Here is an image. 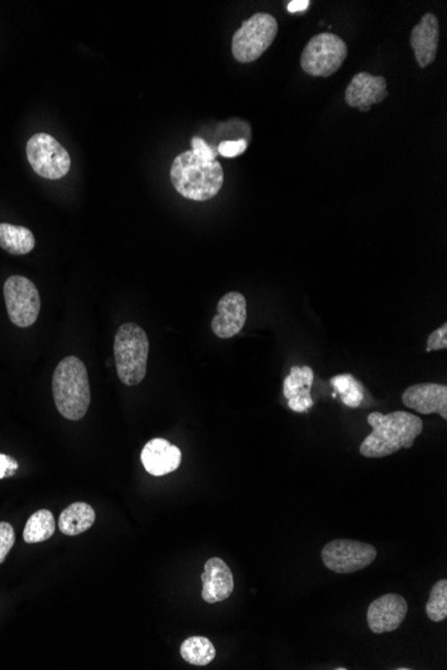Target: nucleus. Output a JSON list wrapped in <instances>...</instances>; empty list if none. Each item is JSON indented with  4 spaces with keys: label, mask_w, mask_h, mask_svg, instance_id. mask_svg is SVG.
Returning <instances> with one entry per match:
<instances>
[{
    "label": "nucleus",
    "mask_w": 447,
    "mask_h": 670,
    "mask_svg": "<svg viewBox=\"0 0 447 670\" xmlns=\"http://www.w3.org/2000/svg\"><path fill=\"white\" fill-rule=\"evenodd\" d=\"M367 423L372 427V431L360 444V454L365 458H386L404 448L409 450L423 430L422 420L417 415L406 411L386 415L378 411L371 412Z\"/></svg>",
    "instance_id": "obj_2"
},
{
    "label": "nucleus",
    "mask_w": 447,
    "mask_h": 670,
    "mask_svg": "<svg viewBox=\"0 0 447 670\" xmlns=\"http://www.w3.org/2000/svg\"><path fill=\"white\" fill-rule=\"evenodd\" d=\"M426 614L433 622H442L447 617V580H441L431 588L426 604Z\"/></svg>",
    "instance_id": "obj_23"
},
{
    "label": "nucleus",
    "mask_w": 447,
    "mask_h": 670,
    "mask_svg": "<svg viewBox=\"0 0 447 670\" xmlns=\"http://www.w3.org/2000/svg\"><path fill=\"white\" fill-rule=\"evenodd\" d=\"M4 293L12 324L20 328L35 324L41 312V296L33 281L23 276H12L4 283Z\"/></svg>",
    "instance_id": "obj_8"
},
{
    "label": "nucleus",
    "mask_w": 447,
    "mask_h": 670,
    "mask_svg": "<svg viewBox=\"0 0 447 670\" xmlns=\"http://www.w3.org/2000/svg\"><path fill=\"white\" fill-rule=\"evenodd\" d=\"M388 81L380 75H371L362 71L352 78L347 86L344 99L351 107H357L360 112H370L372 105L380 104L388 98Z\"/></svg>",
    "instance_id": "obj_12"
},
{
    "label": "nucleus",
    "mask_w": 447,
    "mask_h": 670,
    "mask_svg": "<svg viewBox=\"0 0 447 670\" xmlns=\"http://www.w3.org/2000/svg\"><path fill=\"white\" fill-rule=\"evenodd\" d=\"M149 339L144 328L126 323L118 328L114 339V357L118 379L129 387L142 383L146 377Z\"/></svg>",
    "instance_id": "obj_4"
},
{
    "label": "nucleus",
    "mask_w": 447,
    "mask_h": 670,
    "mask_svg": "<svg viewBox=\"0 0 447 670\" xmlns=\"http://www.w3.org/2000/svg\"><path fill=\"white\" fill-rule=\"evenodd\" d=\"M26 154L34 172L46 180H59L70 172L71 159L67 151L50 134L38 133L31 136Z\"/></svg>",
    "instance_id": "obj_7"
},
{
    "label": "nucleus",
    "mask_w": 447,
    "mask_h": 670,
    "mask_svg": "<svg viewBox=\"0 0 447 670\" xmlns=\"http://www.w3.org/2000/svg\"><path fill=\"white\" fill-rule=\"evenodd\" d=\"M310 4H311V2H310V0H292V2H289L288 4V12H292V14H296V12H306L307 9H309Z\"/></svg>",
    "instance_id": "obj_28"
},
{
    "label": "nucleus",
    "mask_w": 447,
    "mask_h": 670,
    "mask_svg": "<svg viewBox=\"0 0 447 670\" xmlns=\"http://www.w3.org/2000/svg\"><path fill=\"white\" fill-rule=\"evenodd\" d=\"M180 653L188 664L207 666L215 659L216 648L209 638L193 635L181 643Z\"/></svg>",
    "instance_id": "obj_21"
},
{
    "label": "nucleus",
    "mask_w": 447,
    "mask_h": 670,
    "mask_svg": "<svg viewBox=\"0 0 447 670\" xmlns=\"http://www.w3.org/2000/svg\"><path fill=\"white\" fill-rule=\"evenodd\" d=\"M35 246L33 232L25 227L12 223H0V248L14 256L30 253Z\"/></svg>",
    "instance_id": "obj_19"
},
{
    "label": "nucleus",
    "mask_w": 447,
    "mask_h": 670,
    "mask_svg": "<svg viewBox=\"0 0 447 670\" xmlns=\"http://www.w3.org/2000/svg\"><path fill=\"white\" fill-rule=\"evenodd\" d=\"M18 462L12 456L0 454V479L12 477L17 472Z\"/></svg>",
    "instance_id": "obj_27"
},
{
    "label": "nucleus",
    "mask_w": 447,
    "mask_h": 670,
    "mask_svg": "<svg viewBox=\"0 0 447 670\" xmlns=\"http://www.w3.org/2000/svg\"><path fill=\"white\" fill-rule=\"evenodd\" d=\"M446 348H447V324L446 323H443V324H442L441 327L438 328V330L434 331V332H431L430 336H428L427 347H426V351L433 352V351H439V349H446Z\"/></svg>",
    "instance_id": "obj_26"
},
{
    "label": "nucleus",
    "mask_w": 447,
    "mask_h": 670,
    "mask_svg": "<svg viewBox=\"0 0 447 670\" xmlns=\"http://www.w3.org/2000/svg\"><path fill=\"white\" fill-rule=\"evenodd\" d=\"M347 44L335 34H318L304 47L301 58L302 68L312 77H331L343 65L347 58Z\"/></svg>",
    "instance_id": "obj_6"
},
{
    "label": "nucleus",
    "mask_w": 447,
    "mask_h": 670,
    "mask_svg": "<svg viewBox=\"0 0 447 670\" xmlns=\"http://www.w3.org/2000/svg\"><path fill=\"white\" fill-rule=\"evenodd\" d=\"M278 20L272 15L257 12L243 22L232 39V54L240 63L259 59L278 35Z\"/></svg>",
    "instance_id": "obj_5"
},
{
    "label": "nucleus",
    "mask_w": 447,
    "mask_h": 670,
    "mask_svg": "<svg viewBox=\"0 0 447 670\" xmlns=\"http://www.w3.org/2000/svg\"><path fill=\"white\" fill-rule=\"evenodd\" d=\"M94 522H96V511L93 507L85 502H75L63 510L58 520V527L62 534L75 537L88 532Z\"/></svg>",
    "instance_id": "obj_18"
},
{
    "label": "nucleus",
    "mask_w": 447,
    "mask_h": 670,
    "mask_svg": "<svg viewBox=\"0 0 447 670\" xmlns=\"http://www.w3.org/2000/svg\"><path fill=\"white\" fill-rule=\"evenodd\" d=\"M331 386L335 388L333 396L341 395L344 406L349 409H357L365 401V387L352 375L343 374L333 377L331 379Z\"/></svg>",
    "instance_id": "obj_22"
},
{
    "label": "nucleus",
    "mask_w": 447,
    "mask_h": 670,
    "mask_svg": "<svg viewBox=\"0 0 447 670\" xmlns=\"http://www.w3.org/2000/svg\"><path fill=\"white\" fill-rule=\"evenodd\" d=\"M14 543V527L7 522H0V565L4 564Z\"/></svg>",
    "instance_id": "obj_24"
},
{
    "label": "nucleus",
    "mask_w": 447,
    "mask_h": 670,
    "mask_svg": "<svg viewBox=\"0 0 447 670\" xmlns=\"http://www.w3.org/2000/svg\"><path fill=\"white\" fill-rule=\"evenodd\" d=\"M314 385V370L311 367H292L288 377L284 379V398L288 401L289 409L294 412H307L312 406L311 388Z\"/></svg>",
    "instance_id": "obj_17"
},
{
    "label": "nucleus",
    "mask_w": 447,
    "mask_h": 670,
    "mask_svg": "<svg viewBox=\"0 0 447 670\" xmlns=\"http://www.w3.org/2000/svg\"><path fill=\"white\" fill-rule=\"evenodd\" d=\"M248 149V141L241 138L238 141H223L217 147V153L225 159H235Z\"/></svg>",
    "instance_id": "obj_25"
},
{
    "label": "nucleus",
    "mask_w": 447,
    "mask_h": 670,
    "mask_svg": "<svg viewBox=\"0 0 447 670\" xmlns=\"http://www.w3.org/2000/svg\"><path fill=\"white\" fill-rule=\"evenodd\" d=\"M202 600L207 604H217L228 600L235 590L232 570L221 558H210L201 574Z\"/></svg>",
    "instance_id": "obj_14"
},
{
    "label": "nucleus",
    "mask_w": 447,
    "mask_h": 670,
    "mask_svg": "<svg viewBox=\"0 0 447 670\" xmlns=\"http://www.w3.org/2000/svg\"><path fill=\"white\" fill-rule=\"evenodd\" d=\"M181 461L183 453L180 448L167 439H152L142 448V464L153 477H164L175 472L180 467Z\"/></svg>",
    "instance_id": "obj_15"
},
{
    "label": "nucleus",
    "mask_w": 447,
    "mask_h": 670,
    "mask_svg": "<svg viewBox=\"0 0 447 670\" xmlns=\"http://www.w3.org/2000/svg\"><path fill=\"white\" fill-rule=\"evenodd\" d=\"M217 151L200 136L192 138V151L178 154L170 168V180L178 194L193 201H208L223 188L224 170Z\"/></svg>",
    "instance_id": "obj_1"
},
{
    "label": "nucleus",
    "mask_w": 447,
    "mask_h": 670,
    "mask_svg": "<svg viewBox=\"0 0 447 670\" xmlns=\"http://www.w3.org/2000/svg\"><path fill=\"white\" fill-rule=\"evenodd\" d=\"M410 43L420 68H426L435 60L439 43V23L435 15H423L420 22L412 28Z\"/></svg>",
    "instance_id": "obj_16"
},
{
    "label": "nucleus",
    "mask_w": 447,
    "mask_h": 670,
    "mask_svg": "<svg viewBox=\"0 0 447 670\" xmlns=\"http://www.w3.org/2000/svg\"><path fill=\"white\" fill-rule=\"evenodd\" d=\"M52 395L58 411L66 419H82L91 401L88 370L80 357L67 356L58 362L52 375Z\"/></svg>",
    "instance_id": "obj_3"
},
{
    "label": "nucleus",
    "mask_w": 447,
    "mask_h": 670,
    "mask_svg": "<svg viewBox=\"0 0 447 670\" xmlns=\"http://www.w3.org/2000/svg\"><path fill=\"white\" fill-rule=\"evenodd\" d=\"M377 549L352 540H335L323 548L322 561L331 572L351 574L370 566L377 558Z\"/></svg>",
    "instance_id": "obj_9"
},
{
    "label": "nucleus",
    "mask_w": 447,
    "mask_h": 670,
    "mask_svg": "<svg viewBox=\"0 0 447 670\" xmlns=\"http://www.w3.org/2000/svg\"><path fill=\"white\" fill-rule=\"evenodd\" d=\"M402 401L407 409L422 415L438 414L447 419V387L436 383H420L404 391Z\"/></svg>",
    "instance_id": "obj_13"
},
{
    "label": "nucleus",
    "mask_w": 447,
    "mask_h": 670,
    "mask_svg": "<svg viewBox=\"0 0 447 670\" xmlns=\"http://www.w3.org/2000/svg\"><path fill=\"white\" fill-rule=\"evenodd\" d=\"M247 300L240 292L224 294L217 304V315L212 319L213 333L220 339L239 335L247 323Z\"/></svg>",
    "instance_id": "obj_11"
},
{
    "label": "nucleus",
    "mask_w": 447,
    "mask_h": 670,
    "mask_svg": "<svg viewBox=\"0 0 447 670\" xmlns=\"http://www.w3.org/2000/svg\"><path fill=\"white\" fill-rule=\"evenodd\" d=\"M55 533L54 514L50 510L42 509L34 512L28 518L25 530H23V540L26 543H39L50 540Z\"/></svg>",
    "instance_id": "obj_20"
},
{
    "label": "nucleus",
    "mask_w": 447,
    "mask_h": 670,
    "mask_svg": "<svg viewBox=\"0 0 447 670\" xmlns=\"http://www.w3.org/2000/svg\"><path fill=\"white\" fill-rule=\"evenodd\" d=\"M409 605L399 594H385L371 603L367 611V624L375 635L394 632L406 619Z\"/></svg>",
    "instance_id": "obj_10"
}]
</instances>
